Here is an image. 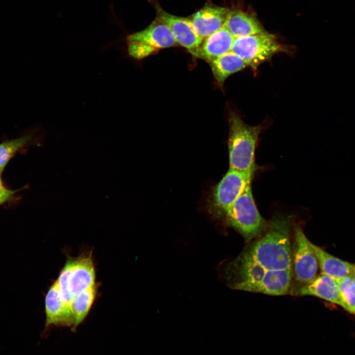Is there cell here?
Listing matches in <instances>:
<instances>
[{
  "mask_svg": "<svg viewBox=\"0 0 355 355\" xmlns=\"http://www.w3.org/2000/svg\"><path fill=\"white\" fill-rule=\"evenodd\" d=\"M97 285L75 295L70 304V308L74 318V325L71 330L75 331L77 326L88 315L95 301Z\"/></svg>",
  "mask_w": 355,
  "mask_h": 355,
  "instance_id": "cell-17",
  "label": "cell"
},
{
  "mask_svg": "<svg viewBox=\"0 0 355 355\" xmlns=\"http://www.w3.org/2000/svg\"><path fill=\"white\" fill-rule=\"evenodd\" d=\"M343 303V308L355 315V275L336 280Z\"/></svg>",
  "mask_w": 355,
  "mask_h": 355,
  "instance_id": "cell-19",
  "label": "cell"
},
{
  "mask_svg": "<svg viewBox=\"0 0 355 355\" xmlns=\"http://www.w3.org/2000/svg\"><path fill=\"white\" fill-rule=\"evenodd\" d=\"M228 11L226 8L208 4L189 19L196 33L204 39L224 26Z\"/></svg>",
  "mask_w": 355,
  "mask_h": 355,
  "instance_id": "cell-12",
  "label": "cell"
},
{
  "mask_svg": "<svg viewBox=\"0 0 355 355\" xmlns=\"http://www.w3.org/2000/svg\"><path fill=\"white\" fill-rule=\"evenodd\" d=\"M125 41L127 55L137 60L177 44L169 26L157 18L143 30L127 35Z\"/></svg>",
  "mask_w": 355,
  "mask_h": 355,
  "instance_id": "cell-5",
  "label": "cell"
},
{
  "mask_svg": "<svg viewBox=\"0 0 355 355\" xmlns=\"http://www.w3.org/2000/svg\"><path fill=\"white\" fill-rule=\"evenodd\" d=\"M312 246L317 258L321 274L335 280L353 274L354 264L341 260L313 244Z\"/></svg>",
  "mask_w": 355,
  "mask_h": 355,
  "instance_id": "cell-15",
  "label": "cell"
},
{
  "mask_svg": "<svg viewBox=\"0 0 355 355\" xmlns=\"http://www.w3.org/2000/svg\"><path fill=\"white\" fill-rule=\"evenodd\" d=\"M224 221L238 232L248 243L266 231L268 222L257 209L250 184L235 201Z\"/></svg>",
  "mask_w": 355,
  "mask_h": 355,
  "instance_id": "cell-4",
  "label": "cell"
},
{
  "mask_svg": "<svg viewBox=\"0 0 355 355\" xmlns=\"http://www.w3.org/2000/svg\"><path fill=\"white\" fill-rule=\"evenodd\" d=\"M292 248V287L309 283L317 276L318 262L312 243L302 228L294 226Z\"/></svg>",
  "mask_w": 355,
  "mask_h": 355,
  "instance_id": "cell-8",
  "label": "cell"
},
{
  "mask_svg": "<svg viewBox=\"0 0 355 355\" xmlns=\"http://www.w3.org/2000/svg\"><path fill=\"white\" fill-rule=\"evenodd\" d=\"M209 64L214 77L220 85L232 74L248 67L245 61L232 51L221 55Z\"/></svg>",
  "mask_w": 355,
  "mask_h": 355,
  "instance_id": "cell-16",
  "label": "cell"
},
{
  "mask_svg": "<svg viewBox=\"0 0 355 355\" xmlns=\"http://www.w3.org/2000/svg\"><path fill=\"white\" fill-rule=\"evenodd\" d=\"M290 293L296 296H316L343 307L336 280L323 274L317 276L309 283L292 287Z\"/></svg>",
  "mask_w": 355,
  "mask_h": 355,
  "instance_id": "cell-11",
  "label": "cell"
},
{
  "mask_svg": "<svg viewBox=\"0 0 355 355\" xmlns=\"http://www.w3.org/2000/svg\"><path fill=\"white\" fill-rule=\"evenodd\" d=\"M156 11V18L169 26L177 43L196 57L204 39L195 31L189 18L172 15L158 6Z\"/></svg>",
  "mask_w": 355,
  "mask_h": 355,
  "instance_id": "cell-9",
  "label": "cell"
},
{
  "mask_svg": "<svg viewBox=\"0 0 355 355\" xmlns=\"http://www.w3.org/2000/svg\"><path fill=\"white\" fill-rule=\"evenodd\" d=\"M45 330L52 325L67 326L72 329L75 322L73 313L62 298L56 281L45 296Z\"/></svg>",
  "mask_w": 355,
  "mask_h": 355,
  "instance_id": "cell-10",
  "label": "cell"
},
{
  "mask_svg": "<svg viewBox=\"0 0 355 355\" xmlns=\"http://www.w3.org/2000/svg\"><path fill=\"white\" fill-rule=\"evenodd\" d=\"M290 218L274 217L260 236L249 242L222 271L232 289L271 295L290 293L292 284Z\"/></svg>",
  "mask_w": 355,
  "mask_h": 355,
  "instance_id": "cell-1",
  "label": "cell"
},
{
  "mask_svg": "<svg viewBox=\"0 0 355 355\" xmlns=\"http://www.w3.org/2000/svg\"><path fill=\"white\" fill-rule=\"evenodd\" d=\"M353 274L355 275V264H354V272Z\"/></svg>",
  "mask_w": 355,
  "mask_h": 355,
  "instance_id": "cell-22",
  "label": "cell"
},
{
  "mask_svg": "<svg viewBox=\"0 0 355 355\" xmlns=\"http://www.w3.org/2000/svg\"><path fill=\"white\" fill-rule=\"evenodd\" d=\"M255 170L240 171L229 169L211 193L209 208L214 217L225 220L235 201L250 184Z\"/></svg>",
  "mask_w": 355,
  "mask_h": 355,
  "instance_id": "cell-6",
  "label": "cell"
},
{
  "mask_svg": "<svg viewBox=\"0 0 355 355\" xmlns=\"http://www.w3.org/2000/svg\"><path fill=\"white\" fill-rule=\"evenodd\" d=\"M234 37L223 26L204 39L196 57L209 63L231 51Z\"/></svg>",
  "mask_w": 355,
  "mask_h": 355,
  "instance_id": "cell-13",
  "label": "cell"
},
{
  "mask_svg": "<svg viewBox=\"0 0 355 355\" xmlns=\"http://www.w3.org/2000/svg\"><path fill=\"white\" fill-rule=\"evenodd\" d=\"M15 192H16L15 190L5 188L1 190L0 191V205L10 200Z\"/></svg>",
  "mask_w": 355,
  "mask_h": 355,
  "instance_id": "cell-20",
  "label": "cell"
},
{
  "mask_svg": "<svg viewBox=\"0 0 355 355\" xmlns=\"http://www.w3.org/2000/svg\"><path fill=\"white\" fill-rule=\"evenodd\" d=\"M4 188V187H3L2 186V181H1V178H0V191L1 190H2Z\"/></svg>",
  "mask_w": 355,
  "mask_h": 355,
  "instance_id": "cell-21",
  "label": "cell"
},
{
  "mask_svg": "<svg viewBox=\"0 0 355 355\" xmlns=\"http://www.w3.org/2000/svg\"><path fill=\"white\" fill-rule=\"evenodd\" d=\"M35 132L36 130H34L19 138L0 143V174L16 153L32 140Z\"/></svg>",
  "mask_w": 355,
  "mask_h": 355,
  "instance_id": "cell-18",
  "label": "cell"
},
{
  "mask_svg": "<svg viewBox=\"0 0 355 355\" xmlns=\"http://www.w3.org/2000/svg\"><path fill=\"white\" fill-rule=\"evenodd\" d=\"M228 123L229 169L240 171L255 169V150L262 126L247 124L233 111L229 114Z\"/></svg>",
  "mask_w": 355,
  "mask_h": 355,
  "instance_id": "cell-2",
  "label": "cell"
},
{
  "mask_svg": "<svg viewBox=\"0 0 355 355\" xmlns=\"http://www.w3.org/2000/svg\"><path fill=\"white\" fill-rule=\"evenodd\" d=\"M224 26L234 38L267 33L254 17L236 9L228 10Z\"/></svg>",
  "mask_w": 355,
  "mask_h": 355,
  "instance_id": "cell-14",
  "label": "cell"
},
{
  "mask_svg": "<svg viewBox=\"0 0 355 355\" xmlns=\"http://www.w3.org/2000/svg\"><path fill=\"white\" fill-rule=\"evenodd\" d=\"M55 281L62 298L70 306L75 295L97 285L92 252L68 259Z\"/></svg>",
  "mask_w": 355,
  "mask_h": 355,
  "instance_id": "cell-3",
  "label": "cell"
},
{
  "mask_svg": "<svg viewBox=\"0 0 355 355\" xmlns=\"http://www.w3.org/2000/svg\"><path fill=\"white\" fill-rule=\"evenodd\" d=\"M231 51L241 57L248 67L256 70L261 64L275 54L288 52L276 36L268 32L261 35L234 38Z\"/></svg>",
  "mask_w": 355,
  "mask_h": 355,
  "instance_id": "cell-7",
  "label": "cell"
}]
</instances>
